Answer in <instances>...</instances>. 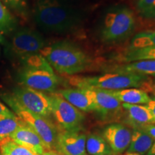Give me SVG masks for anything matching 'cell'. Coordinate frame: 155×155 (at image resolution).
Returning a JSON list of instances; mask_svg holds the SVG:
<instances>
[{
	"label": "cell",
	"mask_w": 155,
	"mask_h": 155,
	"mask_svg": "<svg viewBox=\"0 0 155 155\" xmlns=\"http://www.w3.org/2000/svg\"><path fill=\"white\" fill-rule=\"evenodd\" d=\"M33 17L42 31L58 35L76 32L86 17L82 10L58 0H37Z\"/></svg>",
	"instance_id": "obj_1"
},
{
	"label": "cell",
	"mask_w": 155,
	"mask_h": 155,
	"mask_svg": "<svg viewBox=\"0 0 155 155\" xmlns=\"http://www.w3.org/2000/svg\"><path fill=\"white\" fill-rule=\"evenodd\" d=\"M136 26L132 9L124 5H114L103 11L95 32L99 42L111 45L122 43L130 38Z\"/></svg>",
	"instance_id": "obj_2"
},
{
	"label": "cell",
	"mask_w": 155,
	"mask_h": 155,
	"mask_svg": "<svg viewBox=\"0 0 155 155\" xmlns=\"http://www.w3.org/2000/svg\"><path fill=\"white\" fill-rule=\"evenodd\" d=\"M40 53L50 66L63 75H75L88 68L91 61L78 45L69 40H62L46 45Z\"/></svg>",
	"instance_id": "obj_3"
},
{
	"label": "cell",
	"mask_w": 155,
	"mask_h": 155,
	"mask_svg": "<svg viewBox=\"0 0 155 155\" xmlns=\"http://www.w3.org/2000/svg\"><path fill=\"white\" fill-rule=\"evenodd\" d=\"M148 75L137 73H107L101 75L88 77H74L71 79L73 85L78 88H94L106 90H121V89L139 88L150 81Z\"/></svg>",
	"instance_id": "obj_4"
},
{
	"label": "cell",
	"mask_w": 155,
	"mask_h": 155,
	"mask_svg": "<svg viewBox=\"0 0 155 155\" xmlns=\"http://www.w3.org/2000/svg\"><path fill=\"white\" fill-rule=\"evenodd\" d=\"M2 98L14 111L27 110L45 118L52 114L50 96L29 87H17L12 94H5Z\"/></svg>",
	"instance_id": "obj_5"
},
{
	"label": "cell",
	"mask_w": 155,
	"mask_h": 155,
	"mask_svg": "<svg viewBox=\"0 0 155 155\" xmlns=\"http://www.w3.org/2000/svg\"><path fill=\"white\" fill-rule=\"evenodd\" d=\"M46 45L45 39L40 32L23 28L15 31L11 41L5 45V53L11 57L21 58L30 54L39 53Z\"/></svg>",
	"instance_id": "obj_6"
},
{
	"label": "cell",
	"mask_w": 155,
	"mask_h": 155,
	"mask_svg": "<svg viewBox=\"0 0 155 155\" xmlns=\"http://www.w3.org/2000/svg\"><path fill=\"white\" fill-rule=\"evenodd\" d=\"M19 82L24 86L42 92L53 93L59 83V78L49 63L38 67L23 66L19 74Z\"/></svg>",
	"instance_id": "obj_7"
},
{
	"label": "cell",
	"mask_w": 155,
	"mask_h": 155,
	"mask_svg": "<svg viewBox=\"0 0 155 155\" xmlns=\"http://www.w3.org/2000/svg\"><path fill=\"white\" fill-rule=\"evenodd\" d=\"M52 114L63 131H80L85 116L82 112L58 94L50 96Z\"/></svg>",
	"instance_id": "obj_8"
},
{
	"label": "cell",
	"mask_w": 155,
	"mask_h": 155,
	"mask_svg": "<svg viewBox=\"0 0 155 155\" xmlns=\"http://www.w3.org/2000/svg\"><path fill=\"white\" fill-rule=\"evenodd\" d=\"M15 111L19 119L38 134L46 150H52L55 148L58 133L55 126L47 118L24 109H17Z\"/></svg>",
	"instance_id": "obj_9"
},
{
	"label": "cell",
	"mask_w": 155,
	"mask_h": 155,
	"mask_svg": "<svg viewBox=\"0 0 155 155\" xmlns=\"http://www.w3.org/2000/svg\"><path fill=\"white\" fill-rule=\"evenodd\" d=\"M82 88L94 103L95 111L102 118H106L109 114L116 113L122 108L121 102L112 96L108 90L94 87Z\"/></svg>",
	"instance_id": "obj_10"
},
{
	"label": "cell",
	"mask_w": 155,
	"mask_h": 155,
	"mask_svg": "<svg viewBox=\"0 0 155 155\" xmlns=\"http://www.w3.org/2000/svg\"><path fill=\"white\" fill-rule=\"evenodd\" d=\"M86 136L80 131L58 133L55 149L63 155H87Z\"/></svg>",
	"instance_id": "obj_11"
},
{
	"label": "cell",
	"mask_w": 155,
	"mask_h": 155,
	"mask_svg": "<svg viewBox=\"0 0 155 155\" xmlns=\"http://www.w3.org/2000/svg\"><path fill=\"white\" fill-rule=\"evenodd\" d=\"M131 131L121 124L108 125L102 131V137L111 147L114 154H121L128 148L131 141Z\"/></svg>",
	"instance_id": "obj_12"
},
{
	"label": "cell",
	"mask_w": 155,
	"mask_h": 155,
	"mask_svg": "<svg viewBox=\"0 0 155 155\" xmlns=\"http://www.w3.org/2000/svg\"><path fill=\"white\" fill-rule=\"evenodd\" d=\"M10 138L17 144L26 147L38 155H42L45 152V148L41 139L32 128L22 120L19 127Z\"/></svg>",
	"instance_id": "obj_13"
},
{
	"label": "cell",
	"mask_w": 155,
	"mask_h": 155,
	"mask_svg": "<svg viewBox=\"0 0 155 155\" xmlns=\"http://www.w3.org/2000/svg\"><path fill=\"white\" fill-rule=\"evenodd\" d=\"M121 106L127 112V123L134 128L155 124V119L147 106L129 104H123Z\"/></svg>",
	"instance_id": "obj_14"
},
{
	"label": "cell",
	"mask_w": 155,
	"mask_h": 155,
	"mask_svg": "<svg viewBox=\"0 0 155 155\" xmlns=\"http://www.w3.org/2000/svg\"><path fill=\"white\" fill-rule=\"evenodd\" d=\"M59 95L81 111H95L94 103L82 88L63 89L59 91Z\"/></svg>",
	"instance_id": "obj_15"
},
{
	"label": "cell",
	"mask_w": 155,
	"mask_h": 155,
	"mask_svg": "<svg viewBox=\"0 0 155 155\" xmlns=\"http://www.w3.org/2000/svg\"><path fill=\"white\" fill-rule=\"evenodd\" d=\"M108 91L123 104H147L150 100V96L142 89L131 88L121 90H108Z\"/></svg>",
	"instance_id": "obj_16"
},
{
	"label": "cell",
	"mask_w": 155,
	"mask_h": 155,
	"mask_svg": "<svg viewBox=\"0 0 155 155\" xmlns=\"http://www.w3.org/2000/svg\"><path fill=\"white\" fill-rule=\"evenodd\" d=\"M154 139L141 128H134L128 152L146 154L154 144Z\"/></svg>",
	"instance_id": "obj_17"
},
{
	"label": "cell",
	"mask_w": 155,
	"mask_h": 155,
	"mask_svg": "<svg viewBox=\"0 0 155 155\" xmlns=\"http://www.w3.org/2000/svg\"><path fill=\"white\" fill-rule=\"evenodd\" d=\"M113 73H137L144 75H155V60H147L116 65L110 69Z\"/></svg>",
	"instance_id": "obj_18"
},
{
	"label": "cell",
	"mask_w": 155,
	"mask_h": 155,
	"mask_svg": "<svg viewBox=\"0 0 155 155\" xmlns=\"http://www.w3.org/2000/svg\"><path fill=\"white\" fill-rule=\"evenodd\" d=\"M86 150L90 155H114L105 139L96 134H92L87 137Z\"/></svg>",
	"instance_id": "obj_19"
},
{
	"label": "cell",
	"mask_w": 155,
	"mask_h": 155,
	"mask_svg": "<svg viewBox=\"0 0 155 155\" xmlns=\"http://www.w3.org/2000/svg\"><path fill=\"white\" fill-rule=\"evenodd\" d=\"M121 58L122 61L127 63L139 61L155 60V45L127 50Z\"/></svg>",
	"instance_id": "obj_20"
},
{
	"label": "cell",
	"mask_w": 155,
	"mask_h": 155,
	"mask_svg": "<svg viewBox=\"0 0 155 155\" xmlns=\"http://www.w3.org/2000/svg\"><path fill=\"white\" fill-rule=\"evenodd\" d=\"M0 152L2 155H38L26 147L17 144L10 137L0 140Z\"/></svg>",
	"instance_id": "obj_21"
},
{
	"label": "cell",
	"mask_w": 155,
	"mask_h": 155,
	"mask_svg": "<svg viewBox=\"0 0 155 155\" xmlns=\"http://www.w3.org/2000/svg\"><path fill=\"white\" fill-rule=\"evenodd\" d=\"M155 45V30L139 32L132 36L127 50Z\"/></svg>",
	"instance_id": "obj_22"
},
{
	"label": "cell",
	"mask_w": 155,
	"mask_h": 155,
	"mask_svg": "<svg viewBox=\"0 0 155 155\" xmlns=\"http://www.w3.org/2000/svg\"><path fill=\"white\" fill-rule=\"evenodd\" d=\"M21 124V119L16 116L0 115V140L10 137Z\"/></svg>",
	"instance_id": "obj_23"
},
{
	"label": "cell",
	"mask_w": 155,
	"mask_h": 155,
	"mask_svg": "<svg viewBox=\"0 0 155 155\" xmlns=\"http://www.w3.org/2000/svg\"><path fill=\"white\" fill-rule=\"evenodd\" d=\"M137 15L144 20L155 21V0H134Z\"/></svg>",
	"instance_id": "obj_24"
},
{
	"label": "cell",
	"mask_w": 155,
	"mask_h": 155,
	"mask_svg": "<svg viewBox=\"0 0 155 155\" xmlns=\"http://www.w3.org/2000/svg\"><path fill=\"white\" fill-rule=\"evenodd\" d=\"M17 27V22L15 17L0 1V32L3 34L10 33L16 30Z\"/></svg>",
	"instance_id": "obj_25"
},
{
	"label": "cell",
	"mask_w": 155,
	"mask_h": 155,
	"mask_svg": "<svg viewBox=\"0 0 155 155\" xmlns=\"http://www.w3.org/2000/svg\"><path fill=\"white\" fill-rule=\"evenodd\" d=\"M2 3L13 13L26 18L28 15V0H0Z\"/></svg>",
	"instance_id": "obj_26"
},
{
	"label": "cell",
	"mask_w": 155,
	"mask_h": 155,
	"mask_svg": "<svg viewBox=\"0 0 155 155\" xmlns=\"http://www.w3.org/2000/svg\"><path fill=\"white\" fill-rule=\"evenodd\" d=\"M141 89L144 90V91L151 92L152 93L153 95H155V83H152L150 80L147 81L146 83L141 86Z\"/></svg>",
	"instance_id": "obj_27"
},
{
	"label": "cell",
	"mask_w": 155,
	"mask_h": 155,
	"mask_svg": "<svg viewBox=\"0 0 155 155\" xmlns=\"http://www.w3.org/2000/svg\"><path fill=\"white\" fill-rule=\"evenodd\" d=\"M147 108H149L151 114L155 119V95H152L150 96V100L148 104L146 105Z\"/></svg>",
	"instance_id": "obj_28"
},
{
	"label": "cell",
	"mask_w": 155,
	"mask_h": 155,
	"mask_svg": "<svg viewBox=\"0 0 155 155\" xmlns=\"http://www.w3.org/2000/svg\"><path fill=\"white\" fill-rule=\"evenodd\" d=\"M0 115H5L8 116H14V114L3 103L0 101Z\"/></svg>",
	"instance_id": "obj_29"
},
{
	"label": "cell",
	"mask_w": 155,
	"mask_h": 155,
	"mask_svg": "<svg viewBox=\"0 0 155 155\" xmlns=\"http://www.w3.org/2000/svg\"><path fill=\"white\" fill-rule=\"evenodd\" d=\"M144 130L150 134L153 139H155V124H148L145 125L144 127H141Z\"/></svg>",
	"instance_id": "obj_30"
},
{
	"label": "cell",
	"mask_w": 155,
	"mask_h": 155,
	"mask_svg": "<svg viewBox=\"0 0 155 155\" xmlns=\"http://www.w3.org/2000/svg\"><path fill=\"white\" fill-rule=\"evenodd\" d=\"M42 155H63V154L58 152H56V151L49 150L48 151V152H45Z\"/></svg>",
	"instance_id": "obj_31"
},
{
	"label": "cell",
	"mask_w": 155,
	"mask_h": 155,
	"mask_svg": "<svg viewBox=\"0 0 155 155\" xmlns=\"http://www.w3.org/2000/svg\"><path fill=\"white\" fill-rule=\"evenodd\" d=\"M7 42H8V41L6 40L5 37L4 36L2 32H0V44L4 45H6L7 44Z\"/></svg>",
	"instance_id": "obj_32"
},
{
	"label": "cell",
	"mask_w": 155,
	"mask_h": 155,
	"mask_svg": "<svg viewBox=\"0 0 155 155\" xmlns=\"http://www.w3.org/2000/svg\"><path fill=\"white\" fill-rule=\"evenodd\" d=\"M146 155H155V141L152 144V147L150 149V150L147 152Z\"/></svg>",
	"instance_id": "obj_33"
},
{
	"label": "cell",
	"mask_w": 155,
	"mask_h": 155,
	"mask_svg": "<svg viewBox=\"0 0 155 155\" xmlns=\"http://www.w3.org/2000/svg\"><path fill=\"white\" fill-rule=\"evenodd\" d=\"M124 155H141L139 154H137V153H133V152H127V154H124Z\"/></svg>",
	"instance_id": "obj_34"
},
{
	"label": "cell",
	"mask_w": 155,
	"mask_h": 155,
	"mask_svg": "<svg viewBox=\"0 0 155 155\" xmlns=\"http://www.w3.org/2000/svg\"><path fill=\"white\" fill-rule=\"evenodd\" d=\"M58 1H61V2H66V1H68V0H58Z\"/></svg>",
	"instance_id": "obj_35"
},
{
	"label": "cell",
	"mask_w": 155,
	"mask_h": 155,
	"mask_svg": "<svg viewBox=\"0 0 155 155\" xmlns=\"http://www.w3.org/2000/svg\"><path fill=\"white\" fill-rule=\"evenodd\" d=\"M0 155H2V154H0Z\"/></svg>",
	"instance_id": "obj_36"
},
{
	"label": "cell",
	"mask_w": 155,
	"mask_h": 155,
	"mask_svg": "<svg viewBox=\"0 0 155 155\" xmlns=\"http://www.w3.org/2000/svg\"><path fill=\"white\" fill-rule=\"evenodd\" d=\"M0 51H1V49H0Z\"/></svg>",
	"instance_id": "obj_37"
}]
</instances>
